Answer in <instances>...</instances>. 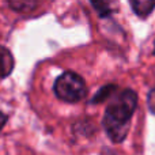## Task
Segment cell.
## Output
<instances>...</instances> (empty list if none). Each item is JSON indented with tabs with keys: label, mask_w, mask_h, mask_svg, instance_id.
<instances>
[{
	"label": "cell",
	"mask_w": 155,
	"mask_h": 155,
	"mask_svg": "<svg viewBox=\"0 0 155 155\" xmlns=\"http://www.w3.org/2000/svg\"><path fill=\"white\" fill-rule=\"evenodd\" d=\"M137 105V95L132 90H124L107 105L104 117V127L113 142L120 143L125 139L129 121Z\"/></svg>",
	"instance_id": "cell-1"
},
{
	"label": "cell",
	"mask_w": 155,
	"mask_h": 155,
	"mask_svg": "<svg viewBox=\"0 0 155 155\" xmlns=\"http://www.w3.org/2000/svg\"><path fill=\"white\" fill-rule=\"evenodd\" d=\"M54 94L65 102H79L86 95V84L75 72H64L54 82Z\"/></svg>",
	"instance_id": "cell-2"
},
{
	"label": "cell",
	"mask_w": 155,
	"mask_h": 155,
	"mask_svg": "<svg viewBox=\"0 0 155 155\" xmlns=\"http://www.w3.org/2000/svg\"><path fill=\"white\" fill-rule=\"evenodd\" d=\"M14 57L11 52L4 46H0V79L8 76L14 70Z\"/></svg>",
	"instance_id": "cell-3"
},
{
	"label": "cell",
	"mask_w": 155,
	"mask_h": 155,
	"mask_svg": "<svg viewBox=\"0 0 155 155\" xmlns=\"http://www.w3.org/2000/svg\"><path fill=\"white\" fill-rule=\"evenodd\" d=\"M99 16H107L117 10V0H90Z\"/></svg>",
	"instance_id": "cell-4"
},
{
	"label": "cell",
	"mask_w": 155,
	"mask_h": 155,
	"mask_svg": "<svg viewBox=\"0 0 155 155\" xmlns=\"http://www.w3.org/2000/svg\"><path fill=\"white\" fill-rule=\"evenodd\" d=\"M132 5V10L136 12V15L146 18L148 16L155 8V0H129Z\"/></svg>",
	"instance_id": "cell-5"
},
{
	"label": "cell",
	"mask_w": 155,
	"mask_h": 155,
	"mask_svg": "<svg viewBox=\"0 0 155 155\" xmlns=\"http://www.w3.org/2000/svg\"><path fill=\"white\" fill-rule=\"evenodd\" d=\"M148 107H150V110L155 114V87L150 91V94H148Z\"/></svg>",
	"instance_id": "cell-6"
},
{
	"label": "cell",
	"mask_w": 155,
	"mask_h": 155,
	"mask_svg": "<svg viewBox=\"0 0 155 155\" xmlns=\"http://www.w3.org/2000/svg\"><path fill=\"white\" fill-rule=\"evenodd\" d=\"M5 123H7V116H5L4 113L0 112V129L5 125Z\"/></svg>",
	"instance_id": "cell-7"
}]
</instances>
